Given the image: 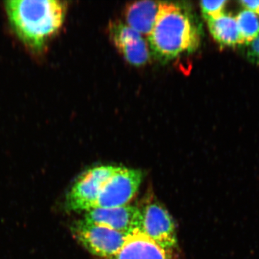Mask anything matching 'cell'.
<instances>
[{
	"label": "cell",
	"instance_id": "6da1fadb",
	"mask_svg": "<svg viewBox=\"0 0 259 259\" xmlns=\"http://www.w3.org/2000/svg\"><path fill=\"white\" fill-rule=\"evenodd\" d=\"M5 7L16 35L35 52L44 50L60 30L66 10L57 0H11Z\"/></svg>",
	"mask_w": 259,
	"mask_h": 259
},
{
	"label": "cell",
	"instance_id": "7a4b0ae2",
	"mask_svg": "<svg viewBox=\"0 0 259 259\" xmlns=\"http://www.w3.org/2000/svg\"><path fill=\"white\" fill-rule=\"evenodd\" d=\"M147 37L153 55L162 61L193 52L200 44V31L190 10L167 2L160 3L156 23Z\"/></svg>",
	"mask_w": 259,
	"mask_h": 259
},
{
	"label": "cell",
	"instance_id": "3957f363",
	"mask_svg": "<svg viewBox=\"0 0 259 259\" xmlns=\"http://www.w3.org/2000/svg\"><path fill=\"white\" fill-rule=\"evenodd\" d=\"M112 165H102L83 172L71 186L65 199V207L73 212H88L96 205L104 185L117 170Z\"/></svg>",
	"mask_w": 259,
	"mask_h": 259
},
{
	"label": "cell",
	"instance_id": "277c9868",
	"mask_svg": "<svg viewBox=\"0 0 259 259\" xmlns=\"http://www.w3.org/2000/svg\"><path fill=\"white\" fill-rule=\"evenodd\" d=\"M73 236L83 248L94 255L112 259L122 248L127 234L107 227L77 221L71 228Z\"/></svg>",
	"mask_w": 259,
	"mask_h": 259
},
{
	"label": "cell",
	"instance_id": "5b68a950",
	"mask_svg": "<svg viewBox=\"0 0 259 259\" xmlns=\"http://www.w3.org/2000/svg\"><path fill=\"white\" fill-rule=\"evenodd\" d=\"M137 228L166 249L177 246L176 227L171 216L161 204L150 199L139 207Z\"/></svg>",
	"mask_w": 259,
	"mask_h": 259
},
{
	"label": "cell",
	"instance_id": "8992f818",
	"mask_svg": "<svg viewBox=\"0 0 259 259\" xmlns=\"http://www.w3.org/2000/svg\"><path fill=\"white\" fill-rule=\"evenodd\" d=\"M143 177L141 170L117 167L102 187L95 207H117L130 204L139 190Z\"/></svg>",
	"mask_w": 259,
	"mask_h": 259
},
{
	"label": "cell",
	"instance_id": "52a82bcc",
	"mask_svg": "<svg viewBox=\"0 0 259 259\" xmlns=\"http://www.w3.org/2000/svg\"><path fill=\"white\" fill-rule=\"evenodd\" d=\"M109 30L111 40L127 62L140 66L149 61V46L139 32L117 21L110 24Z\"/></svg>",
	"mask_w": 259,
	"mask_h": 259
},
{
	"label": "cell",
	"instance_id": "ba28073f",
	"mask_svg": "<svg viewBox=\"0 0 259 259\" xmlns=\"http://www.w3.org/2000/svg\"><path fill=\"white\" fill-rule=\"evenodd\" d=\"M84 213L83 220L87 222L127 234L137 228L139 209L128 204L117 207H95Z\"/></svg>",
	"mask_w": 259,
	"mask_h": 259
},
{
	"label": "cell",
	"instance_id": "9c48e42d",
	"mask_svg": "<svg viewBox=\"0 0 259 259\" xmlns=\"http://www.w3.org/2000/svg\"><path fill=\"white\" fill-rule=\"evenodd\" d=\"M112 259H173L172 250L166 249L139 228L127 233L118 253Z\"/></svg>",
	"mask_w": 259,
	"mask_h": 259
},
{
	"label": "cell",
	"instance_id": "30bf717a",
	"mask_svg": "<svg viewBox=\"0 0 259 259\" xmlns=\"http://www.w3.org/2000/svg\"><path fill=\"white\" fill-rule=\"evenodd\" d=\"M161 2L140 1L126 7V25L142 35L148 36L156 23Z\"/></svg>",
	"mask_w": 259,
	"mask_h": 259
},
{
	"label": "cell",
	"instance_id": "8fae6325",
	"mask_svg": "<svg viewBox=\"0 0 259 259\" xmlns=\"http://www.w3.org/2000/svg\"><path fill=\"white\" fill-rule=\"evenodd\" d=\"M211 35L221 47L241 45L236 19L229 14L222 15L207 20Z\"/></svg>",
	"mask_w": 259,
	"mask_h": 259
},
{
	"label": "cell",
	"instance_id": "7c38bea8",
	"mask_svg": "<svg viewBox=\"0 0 259 259\" xmlns=\"http://www.w3.org/2000/svg\"><path fill=\"white\" fill-rule=\"evenodd\" d=\"M241 44H250L259 34V18L249 10H242L236 18Z\"/></svg>",
	"mask_w": 259,
	"mask_h": 259
},
{
	"label": "cell",
	"instance_id": "4fadbf2b",
	"mask_svg": "<svg viewBox=\"0 0 259 259\" xmlns=\"http://www.w3.org/2000/svg\"><path fill=\"white\" fill-rule=\"evenodd\" d=\"M226 1H202L200 3V8L202 14L206 20L214 18L222 15Z\"/></svg>",
	"mask_w": 259,
	"mask_h": 259
},
{
	"label": "cell",
	"instance_id": "5bb4252c",
	"mask_svg": "<svg viewBox=\"0 0 259 259\" xmlns=\"http://www.w3.org/2000/svg\"><path fill=\"white\" fill-rule=\"evenodd\" d=\"M247 56L251 62L259 64V34L253 41L248 44Z\"/></svg>",
	"mask_w": 259,
	"mask_h": 259
},
{
	"label": "cell",
	"instance_id": "9a60e30c",
	"mask_svg": "<svg viewBox=\"0 0 259 259\" xmlns=\"http://www.w3.org/2000/svg\"><path fill=\"white\" fill-rule=\"evenodd\" d=\"M241 4L247 10L259 15V1H241Z\"/></svg>",
	"mask_w": 259,
	"mask_h": 259
}]
</instances>
